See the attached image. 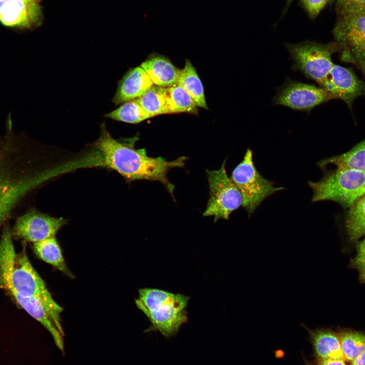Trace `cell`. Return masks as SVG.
Here are the masks:
<instances>
[{
	"label": "cell",
	"instance_id": "cell-1",
	"mask_svg": "<svg viewBox=\"0 0 365 365\" xmlns=\"http://www.w3.org/2000/svg\"><path fill=\"white\" fill-rule=\"evenodd\" d=\"M92 146L100 154L102 166L117 171L129 181H158L174 199L175 186L168 180L167 173L172 168L183 167L186 157L181 156L171 161L161 157H149L145 149H136L133 145L114 138L104 123L101 125L100 135Z\"/></svg>",
	"mask_w": 365,
	"mask_h": 365
},
{
	"label": "cell",
	"instance_id": "cell-2",
	"mask_svg": "<svg viewBox=\"0 0 365 365\" xmlns=\"http://www.w3.org/2000/svg\"><path fill=\"white\" fill-rule=\"evenodd\" d=\"M0 288L7 295L16 293L38 299L52 321L64 335L60 313L63 310L53 299L40 275L31 264L25 248L17 251L11 229L6 226L0 238Z\"/></svg>",
	"mask_w": 365,
	"mask_h": 365
},
{
	"label": "cell",
	"instance_id": "cell-3",
	"mask_svg": "<svg viewBox=\"0 0 365 365\" xmlns=\"http://www.w3.org/2000/svg\"><path fill=\"white\" fill-rule=\"evenodd\" d=\"M190 297L163 289H138L135 304L148 317L151 325L145 331H158L165 337L175 335L188 320L186 308Z\"/></svg>",
	"mask_w": 365,
	"mask_h": 365
},
{
	"label": "cell",
	"instance_id": "cell-4",
	"mask_svg": "<svg viewBox=\"0 0 365 365\" xmlns=\"http://www.w3.org/2000/svg\"><path fill=\"white\" fill-rule=\"evenodd\" d=\"M308 185L312 190V202L329 200L349 208L365 195V171L337 167L316 182L309 181Z\"/></svg>",
	"mask_w": 365,
	"mask_h": 365
},
{
	"label": "cell",
	"instance_id": "cell-5",
	"mask_svg": "<svg viewBox=\"0 0 365 365\" xmlns=\"http://www.w3.org/2000/svg\"><path fill=\"white\" fill-rule=\"evenodd\" d=\"M285 47L295 68L314 80L320 87L334 64L333 54L340 50L336 42L323 44L307 41L297 44L288 43Z\"/></svg>",
	"mask_w": 365,
	"mask_h": 365
},
{
	"label": "cell",
	"instance_id": "cell-6",
	"mask_svg": "<svg viewBox=\"0 0 365 365\" xmlns=\"http://www.w3.org/2000/svg\"><path fill=\"white\" fill-rule=\"evenodd\" d=\"M231 179L241 194L242 206L249 216L266 198L284 189L282 187H275L274 182L265 178L259 172L250 149L246 150L243 160L234 169Z\"/></svg>",
	"mask_w": 365,
	"mask_h": 365
},
{
	"label": "cell",
	"instance_id": "cell-7",
	"mask_svg": "<svg viewBox=\"0 0 365 365\" xmlns=\"http://www.w3.org/2000/svg\"><path fill=\"white\" fill-rule=\"evenodd\" d=\"M333 34L341 60L351 63L365 75V15L339 17Z\"/></svg>",
	"mask_w": 365,
	"mask_h": 365
},
{
	"label": "cell",
	"instance_id": "cell-8",
	"mask_svg": "<svg viewBox=\"0 0 365 365\" xmlns=\"http://www.w3.org/2000/svg\"><path fill=\"white\" fill-rule=\"evenodd\" d=\"M226 160L217 170H206L209 197L203 215L213 216L214 223L220 219L228 220L230 214L242 204L240 191L227 175Z\"/></svg>",
	"mask_w": 365,
	"mask_h": 365
},
{
	"label": "cell",
	"instance_id": "cell-9",
	"mask_svg": "<svg viewBox=\"0 0 365 365\" xmlns=\"http://www.w3.org/2000/svg\"><path fill=\"white\" fill-rule=\"evenodd\" d=\"M66 222L31 209L17 218L11 231L13 237L33 244L55 236Z\"/></svg>",
	"mask_w": 365,
	"mask_h": 365
},
{
	"label": "cell",
	"instance_id": "cell-10",
	"mask_svg": "<svg viewBox=\"0 0 365 365\" xmlns=\"http://www.w3.org/2000/svg\"><path fill=\"white\" fill-rule=\"evenodd\" d=\"M334 99L330 93L321 87L289 81L279 90L273 102L275 105L287 106L294 110L309 112L314 107Z\"/></svg>",
	"mask_w": 365,
	"mask_h": 365
},
{
	"label": "cell",
	"instance_id": "cell-11",
	"mask_svg": "<svg viewBox=\"0 0 365 365\" xmlns=\"http://www.w3.org/2000/svg\"><path fill=\"white\" fill-rule=\"evenodd\" d=\"M42 20L41 0H1L0 23L20 30L39 25Z\"/></svg>",
	"mask_w": 365,
	"mask_h": 365
},
{
	"label": "cell",
	"instance_id": "cell-12",
	"mask_svg": "<svg viewBox=\"0 0 365 365\" xmlns=\"http://www.w3.org/2000/svg\"><path fill=\"white\" fill-rule=\"evenodd\" d=\"M321 87L350 110L356 98L365 95V82L351 69L335 63Z\"/></svg>",
	"mask_w": 365,
	"mask_h": 365
},
{
	"label": "cell",
	"instance_id": "cell-13",
	"mask_svg": "<svg viewBox=\"0 0 365 365\" xmlns=\"http://www.w3.org/2000/svg\"><path fill=\"white\" fill-rule=\"evenodd\" d=\"M0 163V227L9 216L15 206L23 196L28 189L25 180L20 178V175H12L9 163L3 159Z\"/></svg>",
	"mask_w": 365,
	"mask_h": 365
},
{
	"label": "cell",
	"instance_id": "cell-14",
	"mask_svg": "<svg viewBox=\"0 0 365 365\" xmlns=\"http://www.w3.org/2000/svg\"><path fill=\"white\" fill-rule=\"evenodd\" d=\"M153 85L140 66L132 68L120 81L113 101L118 104L137 98Z\"/></svg>",
	"mask_w": 365,
	"mask_h": 365
},
{
	"label": "cell",
	"instance_id": "cell-15",
	"mask_svg": "<svg viewBox=\"0 0 365 365\" xmlns=\"http://www.w3.org/2000/svg\"><path fill=\"white\" fill-rule=\"evenodd\" d=\"M8 296L20 308L39 322L50 333L57 347L63 351V336L52 321L42 303L36 298L23 297L16 293H11Z\"/></svg>",
	"mask_w": 365,
	"mask_h": 365
},
{
	"label": "cell",
	"instance_id": "cell-16",
	"mask_svg": "<svg viewBox=\"0 0 365 365\" xmlns=\"http://www.w3.org/2000/svg\"><path fill=\"white\" fill-rule=\"evenodd\" d=\"M146 72L153 84L169 87L177 84L180 69L176 68L167 58L154 56L140 65Z\"/></svg>",
	"mask_w": 365,
	"mask_h": 365
},
{
	"label": "cell",
	"instance_id": "cell-17",
	"mask_svg": "<svg viewBox=\"0 0 365 365\" xmlns=\"http://www.w3.org/2000/svg\"><path fill=\"white\" fill-rule=\"evenodd\" d=\"M165 101L164 114L187 113L198 115V106L189 93L178 84L162 87Z\"/></svg>",
	"mask_w": 365,
	"mask_h": 365
},
{
	"label": "cell",
	"instance_id": "cell-18",
	"mask_svg": "<svg viewBox=\"0 0 365 365\" xmlns=\"http://www.w3.org/2000/svg\"><path fill=\"white\" fill-rule=\"evenodd\" d=\"M309 333L319 360L340 359L345 360L338 336L324 330L311 331Z\"/></svg>",
	"mask_w": 365,
	"mask_h": 365
},
{
	"label": "cell",
	"instance_id": "cell-19",
	"mask_svg": "<svg viewBox=\"0 0 365 365\" xmlns=\"http://www.w3.org/2000/svg\"><path fill=\"white\" fill-rule=\"evenodd\" d=\"M32 248L35 254L40 259L52 265L69 278H74L66 265L55 236L33 243Z\"/></svg>",
	"mask_w": 365,
	"mask_h": 365
},
{
	"label": "cell",
	"instance_id": "cell-20",
	"mask_svg": "<svg viewBox=\"0 0 365 365\" xmlns=\"http://www.w3.org/2000/svg\"><path fill=\"white\" fill-rule=\"evenodd\" d=\"M323 169L332 164L337 168H350L365 171V139L350 151L321 160L317 163Z\"/></svg>",
	"mask_w": 365,
	"mask_h": 365
},
{
	"label": "cell",
	"instance_id": "cell-21",
	"mask_svg": "<svg viewBox=\"0 0 365 365\" xmlns=\"http://www.w3.org/2000/svg\"><path fill=\"white\" fill-rule=\"evenodd\" d=\"M177 84L189 93L198 107L208 109L203 85L196 69L188 59L186 60L184 67L180 70Z\"/></svg>",
	"mask_w": 365,
	"mask_h": 365
},
{
	"label": "cell",
	"instance_id": "cell-22",
	"mask_svg": "<svg viewBox=\"0 0 365 365\" xmlns=\"http://www.w3.org/2000/svg\"><path fill=\"white\" fill-rule=\"evenodd\" d=\"M345 225L348 235L355 241L365 234V195L357 199L347 213Z\"/></svg>",
	"mask_w": 365,
	"mask_h": 365
},
{
	"label": "cell",
	"instance_id": "cell-23",
	"mask_svg": "<svg viewBox=\"0 0 365 365\" xmlns=\"http://www.w3.org/2000/svg\"><path fill=\"white\" fill-rule=\"evenodd\" d=\"M105 116L113 120L131 124L139 123L151 118L135 99L125 102Z\"/></svg>",
	"mask_w": 365,
	"mask_h": 365
},
{
	"label": "cell",
	"instance_id": "cell-24",
	"mask_svg": "<svg viewBox=\"0 0 365 365\" xmlns=\"http://www.w3.org/2000/svg\"><path fill=\"white\" fill-rule=\"evenodd\" d=\"M135 99L151 118L164 114L165 101L162 87L153 85Z\"/></svg>",
	"mask_w": 365,
	"mask_h": 365
},
{
	"label": "cell",
	"instance_id": "cell-25",
	"mask_svg": "<svg viewBox=\"0 0 365 365\" xmlns=\"http://www.w3.org/2000/svg\"><path fill=\"white\" fill-rule=\"evenodd\" d=\"M338 337L345 360L352 361L365 350V335L363 334L345 332Z\"/></svg>",
	"mask_w": 365,
	"mask_h": 365
},
{
	"label": "cell",
	"instance_id": "cell-26",
	"mask_svg": "<svg viewBox=\"0 0 365 365\" xmlns=\"http://www.w3.org/2000/svg\"><path fill=\"white\" fill-rule=\"evenodd\" d=\"M339 17L365 15V0H337Z\"/></svg>",
	"mask_w": 365,
	"mask_h": 365
},
{
	"label": "cell",
	"instance_id": "cell-27",
	"mask_svg": "<svg viewBox=\"0 0 365 365\" xmlns=\"http://www.w3.org/2000/svg\"><path fill=\"white\" fill-rule=\"evenodd\" d=\"M363 239L357 244V253L353 265L359 272L361 280L365 283V234Z\"/></svg>",
	"mask_w": 365,
	"mask_h": 365
},
{
	"label": "cell",
	"instance_id": "cell-28",
	"mask_svg": "<svg viewBox=\"0 0 365 365\" xmlns=\"http://www.w3.org/2000/svg\"><path fill=\"white\" fill-rule=\"evenodd\" d=\"M330 1L334 0H301V2L309 17L314 18Z\"/></svg>",
	"mask_w": 365,
	"mask_h": 365
},
{
	"label": "cell",
	"instance_id": "cell-29",
	"mask_svg": "<svg viewBox=\"0 0 365 365\" xmlns=\"http://www.w3.org/2000/svg\"><path fill=\"white\" fill-rule=\"evenodd\" d=\"M318 365H346L345 360L340 359L319 360Z\"/></svg>",
	"mask_w": 365,
	"mask_h": 365
},
{
	"label": "cell",
	"instance_id": "cell-30",
	"mask_svg": "<svg viewBox=\"0 0 365 365\" xmlns=\"http://www.w3.org/2000/svg\"><path fill=\"white\" fill-rule=\"evenodd\" d=\"M351 362V365H365V350Z\"/></svg>",
	"mask_w": 365,
	"mask_h": 365
},
{
	"label": "cell",
	"instance_id": "cell-31",
	"mask_svg": "<svg viewBox=\"0 0 365 365\" xmlns=\"http://www.w3.org/2000/svg\"><path fill=\"white\" fill-rule=\"evenodd\" d=\"M293 1L294 0H286L285 7L284 8V9H285L284 12L287 10V8H288L289 5L293 2Z\"/></svg>",
	"mask_w": 365,
	"mask_h": 365
},
{
	"label": "cell",
	"instance_id": "cell-32",
	"mask_svg": "<svg viewBox=\"0 0 365 365\" xmlns=\"http://www.w3.org/2000/svg\"><path fill=\"white\" fill-rule=\"evenodd\" d=\"M307 365H312V364H307Z\"/></svg>",
	"mask_w": 365,
	"mask_h": 365
},
{
	"label": "cell",
	"instance_id": "cell-33",
	"mask_svg": "<svg viewBox=\"0 0 365 365\" xmlns=\"http://www.w3.org/2000/svg\"><path fill=\"white\" fill-rule=\"evenodd\" d=\"M1 1V0H0Z\"/></svg>",
	"mask_w": 365,
	"mask_h": 365
}]
</instances>
